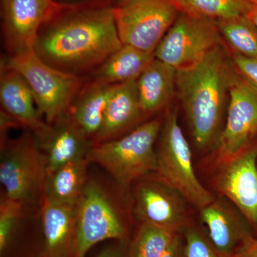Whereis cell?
Returning <instances> with one entry per match:
<instances>
[{
	"instance_id": "obj_1",
	"label": "cell",
	"mask_w": 257,
	"mask_h": 257,
	"mask_svg": "<svg viewBox=\"0 0 257 257\" xmlns=\"http://www.w3.org/2000/svg\"><path fill=\"white\" fill-rule=\"evenodd\" d=\"M112 0L55 3L43 22L33 51L62 72L87 77L122 47Z\"/></svg>"
},
{
	"instance_id": "obj_16",
	"label": "cell",
	"mask_w": 257,
	"mask_h": 257,
	"mask_svg": "<svg viewBox=\"0 0 257 257\" xmlns=\"http://www.w3.org/2000/svg\"><path fill=\"white\" fill-rule=\"evenodd\" d=\"M146 118L140 106L136 81L113 86L104 120L94 144L111 141L133 131Z\"/></svg>"
},
{
	"instance_id": "obj_23",
	"label": "cell",
	"mask_w": 257,
	"mask_h": 257,
	"mask_svg": "<svg viewBox=\"0 0 257 257\" xmlns=\"http://www.w3.org/2000/svg\"><path fill=\"white\" fill-rule=\"evenodd\" d=\"M221 39L232 55L257 58V28L245 15L216 20Z\"/></svg>"
},
{
	"instance_id": "obj_10",
	"label": "cell",
	"mask_w": 257,
	"mask_h": 257,
	"mask_svg": "<svg viewBox=\"0 0 257 257\" xmlns=\"http://www.w3.org/2000/svg\"><path fill=\"white\" fill-rule=\"evenodd\" d=\"M256 137L257 90L232 67L227 116L216 145V163L220 165L237 155Z\"/></svg>"
},
{
	"instance_id": "obj_30",
	"label": "cell",
	"mask_w": 257,
	"mask_h": 257,
	"mask_svg": "<svg viewBox=\"0 0 257 257\" xmlns=\"http://www.w3.org/2000/svg\"><path fill=\"white\" fill-rule=\"evenodd\" d=\"M128 241H117L103 248L96 257H127Z\"/></svg>"
},
{
	"instance_id": "obj_13",
	"label": "cell",
	"mask_w": 257,
	"mask_h": 257,
	"mask_svg": "<svg viewBox=\"0 0 257 257\" xmlns=\"http://www.w3.org/2000/svg\"><path fill=\"white\" fill-rule=\"evenodd\" d=\"M53 0H1L3 42L8 57L33 51L37 33Z\"/></svg>"
},
{
	"instance_id": "obj_19",
	"label": "cell",
	"mask_w": 257,
	"mask_h": 257,
	"mask_svg": "<svg viewBox=\"0 0 257 257\" xmlns=\"http://www.w3.org/2000/svg\"><path fill=\"white\" fill-rule=\"evenodd\" d=\"M114 85L87 78L67 109L75 124L93 143L102 125Z\"/></svg>"
},
{
	"instance_id": "obj_11",
	"label": "cell",
	"mask_w": 257,
	"mask_h": 257,
	"mask_svg": "<svg viewBox=\"0 0 257 257\" xmlns=\"http://www.w3.org/2000/svg\"><path fill=\"white\" fill-rule=\"evenodd\" d=\"M219 165L216 189L239 209L257 236V137Z\"/></svg>"
},
{
	"instance_id": "obj_34",
	"label": "cell",
	"mask_w": 257,
	"mask_h": 257,
	"mask_svg": "<svg viewBox=\"0 0 257 257\" xmlns=\"http://www.w3.org/2000/svg\"><path fill=\"white\" fill-rule=\"evenodd\" d=\"M55 3L60 5H72L76 3H83V2L90 1V0H53Z\"/></svg>"
},
{
	"instance_id": "obj_2",
	"label": "cell",
	"mask_w": 257,
	"mask_h": 257,
	"mask_svg": "<svg viewBox=\"0 0 257 257\" xmlns=\"http://www.w3.org/2000/svg\"><path fill=\"white\" fill-rule=\"evenodd\" d=\"M232 66L222 45L195 64L177 69L176 88L197 148L206 150L217 143L226 102L229 101Z\"/></svg>"
},
{
	"instance_id": "obj_27",
	"label": "cell",
	"mask_w": 257,
	"mask_h": 257,
	"mask_svg": "<svg viewBox=\"0 0 257 257\" xmlns=\"http://www.w3.org/2000/svg\"><path fill=\"white\" fill-rule=\"evenodd\" d=\"M182 233L184 257H222L202 230L188 224Z\"/></svg>"
},
{
	"instance_id": "obj_14",
	"label": "cell",
	"mask_w": 257,
	"mask_h": 257,
	"mask_svg": "<svg viewBox=\"0 0 257 257\" xmlns=\"http://www.w3.org/2000/svg\"><path fill=\"white\" fill-rule=\"evenodd\" d=\"M32 133L46 160L48 172L69 162L87 158L94 145L92 140L75 124L67 111L53 122L45 121Z\"/></svg>"
},
{
	"instance_id": "obj_29",
	"label": "cell",
	"mask_w": 257,
	"mask_h": 257,
	"mask_svg": "<svg viewBox=\"0 0 257 257\" xmlns=\"http://www.w3.org/2000/svg\"><path fill=\"white\" fill-rule=\"evenodd\" d=\"M16 127H22L21 124L15 119L14 117L5 112L1 109L0 114V133H1V146L5 145L6 142L9 140L8 133Z\"/></svg>"
},
{
	"instance_id": "obj_9",
	"label": "cell",
	"mask_w": 257,
	"mask_h": 257,
	"mask_svg": "<svg viewBox=\"0 0 257 257\" xmlns=\"http://www.w3.org/2000/svg\"><path fill=\"white\" fill-rule=\"evenodd\" d=\"M221 44L215 20L180 13L157 47L155 57L176 69L185 68Z\"/></svg>"
},
{
	"instance_id": "obj_21",
	"label": "cell",
	"mask_w": 257,
	"mask_h": 257,
	"mask_svg": "<svg viewBox=\"0 0 257 257\" xmlns=\"http://www.w3.org/2000/svg\"><path fill=\"white\" fill-rule=\"evenodd\" d=\"M155 58L154 53L123 45L87 78L110 85L136 81Z\"/></svg>"
},
{
	"instance_id": "obj_5",
	"label": "cell",
	"mask_w": 257,
	"mask_h": 257,
	"mask_svg": "<svg viewBox=\"0 0 257 257\" xmlns=\"http://www.w3.org/2000/svg\"><path fill=\"white\" fill-rule=\"evenodd\" d=\"M47 174L46 160L32 130L25 128L18 138L1 146L0 182L7 197L26 208L37 199L43 200Z\"/></svg>"
},
{
	"instance_id": "obj_15",
	"label": "cell",
	"mask_w": 257,
	"mask_h": 257,
	"mask_svg": "<svg viewBox=\"0 0 257 257\" xmlns=\"http://www.w3.org/2000/svg\"><path fill=\"white\" fill-rule=\"evenodd\" d=\"M206 234L222 257H231L255 236L247 219L224 197L200 209Z\"/></svg>"
},
{
	"instance_id": "obj_32",
	"label": "cell",
	"mask_w": 257,
	"mask_h": 257,
	"mask_svg": "<svg viewBox=\"0 0 257 257\" xmlns=\"http://www.w3.org/2000/svg\"><path fill=\"white\" fill-rule=\"evenodd\" d=\"M231 257H257V236H254Z\"/></svg>"
},
{
	"instance_id": "obj_28",
	"label": "cell",
	"mask_w": 257,
	"mask_h": 257,
	"mask_svg": "<svg viewBox=\"0 0 257 257\" xmlns=\"http://www.w3.org/2000/svg\"><path fill=\"white\" fill-rule=\"evenodd\" d=\"M231 63L236 73L257 90V58L232 55Z\"/></svg>"
},
{
	"instance_id": "obj_12",
	"label": "cell",
	"mask_w": 257,
	"mask_h": 257,
	"mask_svg": "<svg viewBox=\"0 0 257 257\" xmlns=\"http://www.w3.org/2000/svg\"><path fill=\"white\" fill-rule=\"evenodd\" d=\"M140 182L134 193V213L140 223L181 232L188 225L184 199L158 177Z\"/></svg>"
},
{
	"instance_id": "obj_35",
	"label": "cell",
	"mask_w": 257,
	"mask_h": 257,
	"mask_svg": "<svg viewBox=\"0 0 257 257\" xmlns=\"http://www.w3.org/2000/svg\"><path fill=\"white\" fill-rule=\"evenodd\" d=\"M130 1V0H116V4L114 6H118V5L124 4L126 2Z\"/></svg>"
},
{
	"instance_id": "obj_7",
	"label": "cell",
	"mask_w": 257,
	"mask_h": 257,
	"mask_svg": "<svg viewBox=\"0 0 257 257\" xmlns=\"http://www.w3.org/2000/svg\"><path fill=\"white\" fill-rule=\"evenodd\" d=\"M161 131L155 175L194 207H205L215 198L196 175L192 151L179 126L177 110L167 114Z\"/></svg>"
},
{
	"instance_id": "obj_6",
	"label": "cell",
	"mask_w": 257,
	"mask_h": 257,
	"mask_svg": "<svg viewBox=\"0 0 257 257\" xmlns=\"http://www.w3.org/2000/svg\"><path fill=\"white\" fill-rule=\"evenodd\" d=\"M2 67L19 72L28 83L37 108L47 123H52L69 109L87 80L53 68L32 52L7 57Z\"/></svg>"
},
{
	"instance_id": "obj_20",
	"label": "cell",
	"mask_w": 257,
	"mask_h": 257,
	"mask_svg": "<svg viewBox=\"0 0 257 257\" xmlns=\"http://www.w3.org/2000/svg\"><path fill=\"white\" fill-rule=\"evenodd\" d=\"M177 69L155 58L136 80L139 100L145 116L168 105L175 94Z\"/></svg>"
},
{
	"instance_id": "obj_8",
	"label": "cell",
	"mask_w": 257,
	"mask_h": 257,
	"mask_svg": "<svg viewBox=\"0 0 257 257\" xmlns=\"http://www.w3.org/2000/svg\"><path fill=\"white\" fill-rule=\"evenodd\" d=\"M173 0H130L114 6V18L122 45L155 54L179 15Z\"/></svg>"
},
{
	"instance_id": "obj_24",
	"label": "cell",
	"mask_w": 257,
	"mask_h": 257,
	"mask_svg": "<svg viewBox=\"0 0 257 257\" xmlns=\"http://www.w3.org/2000/svg\"><path fill=\"white\" fill-rule=\"evenodd\" d=\"M179 13L197 18L218 20L245 15L248 0H173Z\"/></svg>"
},
{
	"instance_id": "obj_17",
	"label": "cell",
	"mask_w": 257,
	"mask_h": 257,
	"mask_svg": "<svg viewBox=\"0 0 257 257\" xmlns=\"http://www.w3.org/2000/svg\"><path fill=\"white\" fill-rule=\"evenodd\" d=\"M76 213L77 205L42 201L41 223L44 248L41 257H73Z\"/></svg>"
},
{
	"instance_id": "obj_3",
	"label": "cell",
	"mask_w": 257,
	"mask_h": 257,
	"mask_svg": "<svg viewBox=\"0 0 257 257\" xmlns=\"http://www.w3.org/2000/svg\"><path fill=\"white\" fill-rule=\"evenodd\" d=\"M162 127L159 118L147 121L121 138L94 144L87 159L104 169L120 187L126 188L156 173L155 145Z\"/></svg>"
},
{
	"instance_id": "obj_36",
	"label": "cell",
	"mask_w": 257,
	"mask_h": 257,
	"mask_svg": "<svg viewBox=\"0 0 257 257\" xmlns=\"http://www.w3.org/2000/svg\"><path fill=\"white\" fill-rule=\"evenodd\" d=\"M251 4L257 5V0H248Z\"/></svg>"
},
{
	"instance_id": "obj_18",
	"label": "cell",
	"mask_w": 257,
	"mask_h": 257,
	"mask_svg": "<svg viewBox=\"0 0 257 257\" xmlns=\"http://www.w3.org/2000/svg\"><path fill=\"white\" fill-rule=\"evenodd\" d=\"M0 102L2 109L14 117L22 127L33 132L45 122L31 89L23 76L14 69L2 66Z\"/></svg>"
},
{
	"instance_id": "obj_22",
	"label": "cell",
	"mask_w": 257,
	"mask_h": 257,
	"mask_svg": "<svg viewBox=\"0 0 257 257\" xmlns=\"http://www.w3.org/2000/svg\"><path fill=\"white\" fill-rule=\"evenodd\" d=\"M89 164L87 158L82 159L48 172L43 200L65 205H77L89 179L87 170Z\"/></svg>"
},
{
	"instance_id": "obj_31",
	"label": "cell",
	"mask_w": 257,
	"mask_h": 257,
	"mask_svg": "<svg viewBox=\"0 0 257 257\" xmlns=\"http://www.w3.org/2000/svg\"><path fill=\"white\" fill-rule=\"evenodd\" d=\"M160 257H184V238L182 231L177 233L170 246Z\"/></svg>"
},
{
	"instance_id": "obj_4",
	"label": "cell",
	"mask_w": 257,
	"mask_h": 257,
	"mask_svg": "<svg viewBox=\"0 0 257 257\" xmlns=\"http://www.w3.org/2000/svg\"><path fill=\"white\" fill-rule=\"evenodd\" d=\"M106 240L128 241L127 223L112 189L89 178L77 204L73 257H85L93 246Z\"/></svg>"
},
{
	"instance_id": "obj_25",
	"label": "cell",
	"mask_w": 257,
	"mask_h": 257,
	"mask_svg": "<svg viewBox=\"0 0 257 257\" xmlns=\"http://www.w3.org/2000/svg\"><path fill=\"white\" fill-rule=\"evenodd\" d=\"M179 232L147 223H140L133 240L128 241L127 257H160Z\"/></svg>"
},
{
	"instance_id": "obj_26",
	"label": "cell",
	"mask_w": 257,
	"mask_h": 257,
	"mask_svg": "<svg viewBox=\"0 0 257 257\" xmlns=\"http://www.w3.org/2000/svg\"><path fill=\"white\" fill-rule=\"evenodd\" d=\"M27 208L18 201L3 194L0 201V253L3 256L9 247Z\"/></svg>"
},
{
	"instance_id": "obj_33",
	"label": "cell",
	"mask_w": 257,
	"mask_h": 257,
	"mask_svg": "<svg viewBox=\"0 0 257 257\" xmlns=\"http://www.w3.org/2000/svg\"><path fill=\"white\" fill-rule=\"evenodd\" d=\"M250 21L255 25L257 28V5L251 4L248 11L245 14Z\"/></svg>"
}]
</instances>
